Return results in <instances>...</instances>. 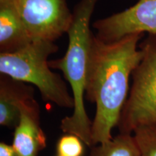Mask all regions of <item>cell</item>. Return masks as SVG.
<instances>
[{
	"label": "cell",
	"mask_w": 156,
	"mask_h": 156,
	"mask_svg": "<svg viewBox=\"0 0 156 156\" xmlns=\"http://www.w3.org/2000/svg\"><path fill=\"white\" fill-rule=\"evenodd\" d=\"M0 156H17L14 147L4 142L0 143Z\"/></svg>",
	"instance_id": "13"
},
{
	"label": "cell",
	"mask_w": 156,
	"mask_h": 156,
	"mask_svg": "<svg viewBox=\"0 0 156 156\" xmlns=\"http://www.w3.org/2000/svg\"><path fill=\"white\" fill-rule=\"evenodd\" d=\"M58 49L54 41L34 40L15 52L0 53V74L35 85L46 102L73 108V96L65 81L48 64V56Z\"/></svg>",
	"instance_id": "3"
},
{
	"label": "cell",
	"mask_w": 156,
	"mask_h": 156,
	"mask_svg": "<svg viewBox=\"0 0 156 156\" xmlns=\"http://www.w3.org/2000/svg\"><path fill=\"white\" fill-rule=\"evenodd\" d=\"M85 143L79 136L73 134H66L58 139L56 149L59 156H83Z\"/></svg>",
	"instance_id": "12"
},
{
	"label": "cell",
	"mask_w": 156,
	"mask_h": 156,
	"mask_svg": "<svg viewBox=\"0 0 156 156\" xmlns=\"http://www.w3.org/2000/svg\"><path fill=\"white\" fill-rule=\"evenodd\" d=\"M93 27L95 36L105 43L136 33L156 34V0H139L129 9L98 20Z\"/></svg>",
	"instance_id": "6"
},
{
	"label": "cell",
	"mask_w": 156,
	"mask_h": 156,
	"mask_svg": "<svg viewBox=\"0 0 156 156\" xmlns=\"http://www.w3.org/2000/svg\"><path fill=\"white\" fill-rule=\"evenodd\" d=\"M100 0H80L73 11V20L67 34L69 44L63 57L48 61L51 69L61 70L73 90V112L62 119L60 129L64 133L79 136L85 145L93 146V121L87 116L84 103L87 63L93 34L90 20Z\"/></svg>",
	"instance_id": "2"
},
{
	"label": "cell",
	"mask_w": 156,
	"mask_h": 156,
	"mask_svg": "<svg viewBox=\"0 0 156 156\" xmlns=\"http://www.w3.org/2000/svg\"><path fill=\"white\" fill-rule=\"evenodd\" d=\"M19 10L31 41L55 42L67 32L73 20L67 0H19Z\"/></svg>",
	"instance_id": "5"
},
{
	"label": "cell",
	"mask_w": 156,
	"mask_h": 156,
	"mask_svg": "<svg viewBox=\"0 0 156 156\" xmlns=\"http://www.w3.org/2000/svg\"><path fill=\"white\" fill-rule=\"evenodd\" d=\"M143 56L132 73V84L117 124L120 133H133L140 125L156 122V34L140 45Z\"/></svg>",
	"instance_id": "4"
},
{
	"label": "cell",
	"mask_w": 156,
	"mask_h": 156,
	"mask_svg": "<svg viewBox=\"0 0 156 156\" xmlns=\"http://www.w3.org/2000/svg\"><path fill=\"white\" fill-rule=\"evenodd\" d=\"M89 156H140L134 135L120 133L105 143L90 147Z\"/></svg>",
	"instance_id": "10"
},
{
	"label": "cell",
	"mask_w": 156,
	"mask_h": 156,
	"mask_svg": "<svg viewBox=\"0 0 156 156\" xmlns=\"http://www.w3.org/2000/svg\"><path fill=\"white\" fill-rule=\"evenodd\" d=\"M35 89L29 83L0 74V124L15 129L23 104L34 98Z\"/></svg>",
	"instance_id": "8"
},
{
	"label": "cell",
	"mask_w": 156,
	"mask_h": 156,
	"mask_svg": "<svg viewBox=\"0 0 156 156\" xmlns=\"http://www.w3.org/2000/svg\"><path fill=\"white\" fill-rule=\"evenodd\" d=\"M40 122V106L34 97L23 104L15 129L12 145L17 156H38L46 148V136Z\"/></svg>",
	"instance_id": "7"
},
{
	"label": "cell",
	"mask_w": 156,
	"mask_h": 156,
	"mask_svg": "<svg viewBox=\"0 0 156 156\" xmlns=\"http://www.w3.org/2000/svg\"><path fill=\"white\" fill-rule=\"evenodd\" d=\"M144 34L136 33L113 43H105L93 35L87 63L85 97L95 103L93 121V146L113 138L128 98L130 75L141 61L143 51L137 49Z\"/></svg>",
	"instance_id": "1"
},
{
	"label": "cell",
	"mask_w": 156,
	"mask_h": 156,
	"mask_svg": "<svg viewBox=\"0 0 156 156\" xmlns=\"http://www.w3.org/2000/svg\"><path fill=\"white\" fill-rule=\"evenodd\" d=\"M57 156H59V155H57Z\"/></svg>",
	"instance_id": "14"
},
{
	"label": "cell",
	"mask_w": 156,
	"mask_h": 156,
	"mask_svg": "<svg viewBox=\"0 0 156 156\" xmlns=\"http://www.w3.org/2000/svg\"><path fill=\"white\" fill-rule=\"evenodd\" d=\"M30 41L21 21L19 0H0V53L15 52Z\"/></svg>",
	"instance_id": "9"
},
{
	"label": "cell",
	"mask_w": 156,
	"mask_h": 156,
	"mask_svg": "<svg viewBox=\"0 0 156 156\" xmlns=\"http://www.w3.org/2000/svg\"><path fill=\"white\" fill-rule=\"evenodd\" d=\"M133 133L140 156H156V122L137 126Z\"/></svg>",
	"instance_id": "11"
}]
</instances>
